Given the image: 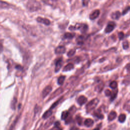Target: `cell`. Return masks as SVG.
I'll list each match as a JSON object with an SVG mask.
<instances>
[{
    "instance_id": "cb8c5ba5",
    "label": "cell",
    "mask_w": 130,
    "mask_h": 130,
    "mask_svg": "<svg viewBox=\"0 0 130 130\" xmlns=\"http://www.w3.org/2000/svg\"><path fill=\"white\" fill-rule=\"evenodd\" d=\"M87 29H88V26L85 24H82V25L80 28L81 31L83 33H84L87 30Z\"/></svg>"
},
{
    "instance_id": "484cf974",
    "label": "cell",
    "mask_w": 130,
    "mask_h": 130,
    "mask_svg": "<svg viewBox=\"0 0 130 130\" xmlns=\"http://www.w3.org/2000/svg\"><path fill=\"white\" fill-rule=\"evenodd\" d=\"M110 87L112 88V89H115L117 86V83L116 81H112L110 83V85H109Z\"/></svg>"
},
{
    "instance_id": "ab89813d",
    "label": "cell",
    "mask_w": 130,
    "mask_h": 130,
    "mask_svg": "<svg viewBox=\"0 0 130 130\" xmlns=\"http://www.w3.org/2000/svg\"><path fill=\"white\" fill-rule=\"evenodd\" d=\"M71 130H78V129L76 128V127H73V128H72L71 129Z\"/></svg>"
},
{
    "instance_id": "3957f363",
    "label": "cell",
    "mask_w": 130,
    "mask_h": 130,
    "mask_svg": "<svg viewBox=\"0 0 130 130\" xmlns=\"http://www.w3.org/2000/svg\"><path fill=\"white\" fill-rule=\"evenodd\" d=\"M115 26H116V24L115 22L113 21L109 22L105 28V32L106 33H109L111 32L114 29Z\"/></svg>"
},
{
    "instance_id": "ac0fdd59",
    "label": "cell",
    "mask_w": 130,
    "mask_h": 130,
    "mask_svg": "<svg viewBox=\"0 0 130 130\" xmlns=\"http://www.w3.org/2000/svg\"><path fill=\"white\" fill-rule=\"evenodd\" d=\"M75 34L73 33H70V32H66L63 35V38L64 39H72L74 36Z\"/></svg>"
},
{
    "instance_id": "5bb4252c",
    "label": "cell",
    "mask_w": 130,
    "mask_h": 130,
    "mask_svg": "<svg viewBox=\"0 0 130 130\" xmlns=\"http://www.w3.org/2000/svg\"><path fill=\"white\" fill-rule=\"evenodd\" d=\"M111 18L113 19H118L120 16V13L119 11H115L113 12L111 15Z\"/></svg>"
},
{
    "instance_id": "52a82bcc",
    "label": "cell",
    "mask_w": 130,
    "mask_h": 130,
    "mask_svg": "<svg viewBox=\"0 0 130 130\" xmlns=\"http://www.w3.org/2000/svg\"><path fill=\"white\" fill-rule=\"evenodd\" d=\"M37 21L39 23H43L46 25H49L50 24V20L49 19H48L47 18H45L38 17L37 18Z\"/></svg>"
},
{
    "instance_id": "277c9868",
    "label": "cell",
    "mask_w": 130,
    "mask_h": 130,
    "mask_svg": "<svg viewBox=\"0 0 130 130\" xmlns=\"http://www.w3.org/2000/svg\"><path fill=\"white\" fill-rule=\"evenodd\" d=\"M52 86L50 85L47 86L42 91V96L43 98H45L47 95H48L50 92L52 91Z\"/></svg>"
},
{
    "instance_id": "5b68a950",
    "label": "cell",
    "mask_w": 130,
    "mask_h": 130,
    "mask_svg": "<svg viewBox=\"0 0 130 130\" xmlns=\"http://www.w3.org/2000/svg\"><path fill=\"white\" fill-rule=\"evenodd\" d=\"M62 64V58L57 59L55 62V72H58Z\"/></svg>"
},
{
    "instance_id": "e0dca14e",
    "label": "cell",
    "mask_w": 130,
    "mask_h": 130,
    "mask_svg": "<svg viewBox=\"0 0 130 130\" xmlns=\"http://www.w3.org/2000/svg\"><path fill=\"white\" fill-rule=\"evenodd\" d=\"M94 115L95 116H96V117H98L99 119H102L104 118V115L101 113L100 110L99 109L97 110L96 111H95L94 113Z\"/></svg>"
},
{
    "instance_id": "83f0119b",
    "label": "cell",
    "mask_w": 130,
    "mask_h": 130,
    "mask_svg": "<svg viewBox=\"0 0 130 130\" xmlns=\"http://www.w3.org/2000/svg\"><path fill=\"white\" fill-rule=\"evenodd\" d=\"M75 52H76V50L74 49H72L70 50L68 52L67 55H68V56H69V57H72V56H73L75 54Z\"/></svg>"
},
{
    "instance_id": "8992f818",
    "label": "cell",
    "mask_w": 130,
    "mask_h": 130,
    "mask_svg": "<svg viewBox=\"0 0 130 130\" xmlns=\"http://www.w3.org/2000/svg\"><path fill=\"white\" fill-rule=\"evenodd\" d=\"M100 11L99 10L96 9L92 12V13L89 15V18L91 20H94L96 19L100 15Z\"/></svg>"
},
{
    "instance_id": "7402d4cb",
    "label": "cell",
    "mask_w": 130,
    "mask_h": 130,
    "mask_svg": "<svg viewBox=\"0 0 130 130\" xmlns=\"http://www.w3.org/2000/svg\"><path fill=\"white\" fill-rule=\"evenodd\" d=\"M66 77L64 76H60L57 79V83L59 85H62L64 82Z\"/></svg>"
},
{
    "instance_id": "30bf717a",
    "label": "cell",
    "mask_w": 130,
    "mask_h": 130,
    "mask_svg": "<svg viewBox=\"0 0 130 130\" xmlns=\"http://www.w3.org/2000/svg\"><path fill=\"white\" fill-rule=\"evenodd\" d=\"M63 90L61 88H59L58 89H57L56 90H55L53 93L52 94H51L50 98V99H52V98H55V96H56L57 95H59L60 93H61L62 92Z\"/></svg>"
},
{
    "instance_id": "60d3db41",
    "label": "cell",
    "mask_w": 130,
    "mask_h": 130,
    "mask_svg": "<svg viewBox=\"0 0 130 130\" xmlns=\"http://www.w3.org/2000/svg\"><path fill=\"white\" fill-rule=\"evenodd\" d=\"M93 130H100V128H95Z\"/></svg>"
},
{
    "instance_id": "9c48e42d",
    "label": "cell",
    "mask_w": 130,
    "mask_h": 130,
    "mask_svg": "<svg viewBox=\"0 0 130 130\" xmlns=\"http://www.w3.org/2000/svg\"><path fill=\"white\" fill-rule=\"evenodd\" d=\"M66 51V48L63 46H59L55 49V53L57 54H63Z\"/></svg>"
},
{
    "instance_id": "2e32d148",
    "label": "cell",
    "mask_w": 130,
    "mask_h": 130,
    "mask_svg": "<svg viewBox=\"0 0 130 130\" xmlns=\"http://www.w3.org/2000/svg\"><path fill=\"white\" fill-rule=\"evenodd\" d=\"M52 110H50V109H49V110L46 111L43 114L42 117H43V118H44V119H47V118H48V117H49L52 115Z\"/></svg>"
},
{
    "instance_id": "d590c367",
    "label": "cell",
    "mask_w": 130,
    "mask_h": 130,
    "mask_svg": "<svg viewBox=\"0 0 130 130\" xmlns=\"http://www.w3.org/2000/svg\"><path fill=\"white\" fill-rule=\"evenodd\" d=\"M49 130H62L61 128H60V127H59L58 126H55L54 127L51 128Z\"/></svg>"
},
{
    "instance_id": "9a60e30c",
    "label": "cell",
    "mask_w": 130,
    "mask_h": 130,
    "mask_svg": "<svg viewBox=\"0 0 130 130\" xmlns=\"http://www.w3.org/2000/svg\"><path fill=\"white\" fill-rule=\"evenodd\" d=\"M123 109L125 110L130 112V99L126 101V102L124 103L123 105Z\"/></svg>"
},
{
    "instance_id": "74e56055",
    "label": "cell",
    "mask_w": 130,
    "mask_h": 130,
    "mask_svg": "<svg viewBox=\"0 0 130 130\" xmlns=\"http://www.w3.org/2000/svg\"><path fill=\"white\" fill-rule=\"evenodd\" d=\"M88 2H89L88 1H82V4H83V6H87Z\"/></svg>"
},
{
    "instance_id": "6da1fadb",
    "label": "cell",
    "mask_w": 130,
    "mask_h": 130,
    "mask_svg": "<svg viewBox=\"0 0 130 130\" xmlns=\"http://www.w3.org/2000/svg\"><path fill=\"white\" fill-rule=\"evenodd\" d=\"M27 9L30 12L38 11L41 8V4L37 1H29L26 5Z\"/></svg>"
},
{
    "instance_id": "836d02e7",
    "label": "cell",
    "mask_w": 130,
    "mask_h": 130,
    "mask_svg": "<svg viewBox=\"0 0 130 130\" xmlns=\"http://www.w3.org/2000/svg\"><path fill=\"white\" fill-rule=\"evenodd\" d=\"M105 95L106 96H110V95H111V94H112V92L109 90V89H106L105 91Z\"/></svg>"
},
{
    "instance_id": "f1b7e54d",
    "label": "cell",
    "mask_w": 130,
    "mask_h": 130,
    "mask_svg": "<svg viewBox=\"0 0 130 130\" xmlns=\"http://www.w3.org/2000/svg\"><path fill=\"white\" fill-rule=\"evenodd\" d=\"M62 97H61V98H60V99H59L57 101H56L55 102H54L52 105V106H51V107H50V110H52V109H53V108H54L58 104H59V102L60 101V100H61V99H62Z\"/></svg>"
},
{
    "instance_id": "8d00e7d4",
    "label": "cell",
    "mask_w": 130,
    "mask_h": 130,
    "mask_svg": "<svg viewBox=\"0 0 130 130\" xmlns=\"http://www.w3.org/2000/svg\"><path fill=\"white\" fill-rule=\"evenodd\" d=\"M125 68H126V70H127V71L129 72H130V63L127 64L126 65V66H125Z\"/></svg>"
},
{
    "instance_id": "d6a6232c",
    "label": "cell",
    "mask_w": 130,
    "mask_h": 130,
    "mask_svg": "<svg viewBox=\"0 0 130 130\" xmlns=\"http://www.w3.org/2000/svg\"><path fill=\"white\" fill-rule=\"evenodd\" d=\"M118 37L120 40H122L124 38V34L123 32L120 31L118 34Z\"/></svg>"
},
{
    "instance_id": "44dd1931",
    "label": "cell",
    "mask_w": 130,
    "mask_h": 130,
    "mask_svg": "<svg viewBox=\"0 0 130 130\" xmlns=\"http://www.w3.org/2000/svg\"><path fill=\"white\" fill-rule=\"evenodd\" d=\"M84 38L83 36H79L77 39H76V41L78 44L79 45H81L84 42Z\"/></svg>"
},
{
    "instance_id": "7c38bea8",
    "label": "cell",
    "mask_w": 130,
    "mask_h": 130,
    "mask_svg": "<svg viewBox=\"0 0 130 130\" xmlns=\"http://www.w3.org/2000/svg\"><path fill=\"white\" fill-rule=\"evenodd\" d=\"M93 124V121L90 118H87L84 121V125L86 127H91Z\"/></svg>"
},
{
    "instance_id": "4dcf8cb0",
    "label": "cell",
    "mask_w": 130,
    "mask_h": 130,
    "mask_svg": "<svg viewBox=\"0 0 130 130\" xmlns=\"http://www.w3.org/2000/svg\"><path fill=\"white\" fill-rule=\"evenodd\" d=\"M76 121H77L78 124L79 125H81L82 124V118L80 116H77L76 117Z\"/></svg>"
},
{
    "instance_id": "1f68e13d",
    "label": "cell",
    "mask_w": 130,
    "mask_h": 130,
    "mask_svg": "<svg viewBox=\"0 0 130 130\" xmlns=\"http://www.w3.org/2000/svg\"><path fill=\"white\" fill-rule=\"evenodd\" d=\"M8 4L6 3V2H4L3 1H1V8H3V7L5 8V7H7L8 6Z\"/></svg>"
},
{
    "instance_id": "7a4b0ae2",
    "label": "cell",
    "mask_w": 130,
    "mask_h": 130,
    "mask_svg": "<svg viewBox=\"0 0 130 130\" xmlns=\"http://www.w3.org/2000/svg\"><path fill=\"white\" fill-rule=\"evenodd\" d=\"M99 102V100L98 98H95L91 100L86 106V110L87 112H90L93 110Z\"/></svg>"
},
{
    "instance_id": "8fae6325",
    "label": "cell",
    "mask_w": 130,
    "mask_h": 130,
    "mask_svg": "<svg viewBox=\"0 0 130 130\" xmlns=\"http://www.w3.org/2000/svg\"><path fill=\"white\" fill-rule=\"evenodd\" d=\"M116 116H117V114H116V112L112 111L108 115V119L109 121H112V120H114L116 117Z\"/></svg>"
},
{
    "instance_id": "603a6c76",
    "label": "cell",
    "mask_w": 130,
    "mask_h": 130,
    "mask_svg": "<svg viewBox=\"0 0 130 130\" xmlns=\"http://www.w3.org/2000/svg\"><path fill=\"white\" fill-rule=\"evenodd\" d=\"M125 119H126V116L124 114H121L118 117V120L120 122H121V123L124 122Z\"/></svg>"
},
{
    "instance_id": "d6986e66",
    "label": "cell",
    "mask_w": 130,
    "mask_h": 130,
    "mask_svg": "<svg viewBox=\"0 0 130 130\" xmlns=\"http://www.w3.org/2000/svg\"><path fill=\"white\" fill-rule=\"evenodd\" d=\"M70 113L69 111H64L62 112L61 113V118L62 120H64L66 119L68 117V116L69 115Z\"/></svg>"
},
{
    "instance_id": "e575fe53",
    "label": "cell",
    "mask_w": 130,
    "mask_h": 130,
    "mask_svg": "<svg viewBox=\"0 0 130 130\" xmlns=\"http://www.w3.org/2000/svg\"><path fill=\"white\" fill-rule=\"evenodd\" d=\"M130 10V6L127 7L126 8H125V9L122 12V15H124L128 11H129Z\"/></svg>"
},
{
    "instance_id": "f35d334b",
    "label": "cell",
    "mask_w": 130,
    "mask_h": 130,
    "mask_svg": "<svg viewBox=\"0 0 130 130\" xmlns=\"http://www.w3.org/2000/svg\"><path fill=\"white\" fill-rule=\"evenodd\" d=\"M15 68L16 69H18V70H22V67L21 66H20V65H17L15 67Z\"/></svg>"
},
{
    "instance_id": "4316f807",
    "label": "cell",
    "mask_w": 130,
    "mask_h": 130,
    "mask_svg": "<svg viewBox=\"0 0 130 130\" xmlns=\"http://www.w3.org/2000/svg\"><path fill=\"white\" fill-rule=\"evenodd\" d=\"M16 103H17V99L15 98H14L11 104V107L12 109L14 110L15 109V106H16Z\"/></svg>"
},
{
    "instance_id": "4fadbf2b",
    "label": "cell",
    "mask_w": 130,
    "mask_h": 130,
    "mask_svg": "<svg viewBox=\"0 0 130 130\" xmlns=\"http://www.w3.org/2000/svg\"><path fill=\"white\" fill-rule=\"evenodd\" d=\"M74 64L72 63H69L68 64H67L63 69V71L64 72H67V71H71V70H72L74 68Z\"/></svg>"
},
{
    "instance_id": "ffe728a7",
    "label": "cell",
    "mask_w": 130,
    "mask_h": 130,
    "mask_svg": "<svg viewBox=\"0 0 130 130\" xmlns=\"http://www.w3.org/2000/svg\"><path fill=\"white\" fill-rule=\"evenodd\" d=\"M104 87V84L103 82L99 84L95 87V90L98 92H101Z\"/></svg>"
},
{
    "instance_id": "d4e9b609",
    "label": "cell",
    "mask_w": 130,
    "mask_h": 130,
    "mask_svg": "<svg viewBox=\"0 0 130 130\" xmlns=\"http://www.w3.org/2000/svg\"><path fill=\"white\" fill-rule=\"evenodd\" d=\"M117 90L116 89H115L113 92H112V94H111V101H113L115 99V98H116V95H117Z\"/></svg>"
},
{
    "instance_id": "ba28073f",
    "label": "cell",
    "mask_w": 130,
    "mask_h": 130,
    "mask_svg": "<svg viewBox=\"0 0 130 130\" xmlns=\"http://www.w3.org/2000/svg\"><path fill=\"white\" fill-rule=\"evenodd\" d=\"M87 99L86 97L84 95H81L77 99V103L79 105L82 106L84 105L87 102Z\"/></svg>"
},
{
    "instance_id": "f546056e",
    "label": "cell",
    "mask_w": 130,
    "mask_h": 130,
    "mask_svg": "<svg viewBox=\"0 0 130 130\" xmlns=\"http://www.w3.org/2000/svg\"><path fill=\"white\" fill-rule=\"evenodd\" d=\"M122 47L124 49H127L129 47V44L127 41H125L122 43Z\"/></svg>"
}]
</instances>
